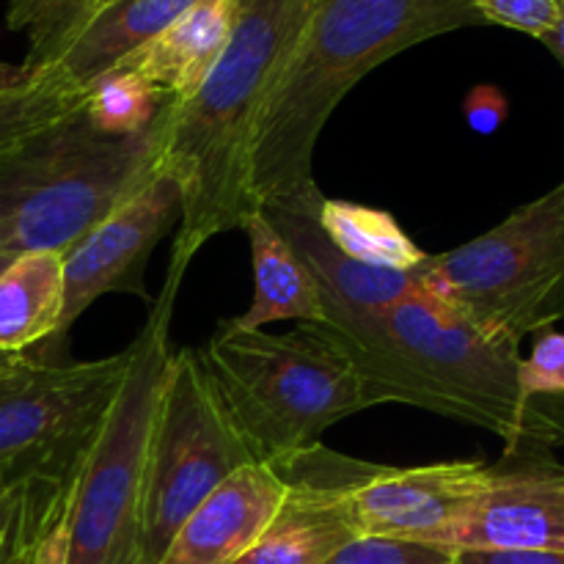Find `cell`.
I'll use <instances>...</instances> for the list:
<instances>
[{"instance_id": "1", "label": "cell", "mask_w": 564, "mask_h": 564, "mask_svg": "<svg viewBox=\"0 0 564 564\" xmlns=\"http://www.w3.org/2000/svg\"><path fill=\"white\" fill-rule=\"evenodd\" d=\"M312 0H237L224 53L185 99H169L160 171L182 193L171 268L187 270L213 237L259 209L251 149L270 91L295 47Z\"/></svg>"}, {"instance_id": "2", "label": "cell", "mask_w": 564, "mask_h": 564, "mask_svg": "<svg viewBox=\"0 0 564 564\" xmlns=\"http://www.w3.org/2000/svg\"><path fill=\"white\" fill-rule=\"evenodd\" d=\"M485 25L471 0H312L251 149L259 207H317L314 149L364 75L427 39Z\"/></svg>"}, {"instance_id": "3", "label": "cell", "mask_w": 564, "mask_h": 564, "mask_svg": "<svg viewBox=\"0 0 564 564\" xmlns=\"http://www.w3.org/2000/svg\"><path fill=\"white\" fill-rule=\"evenodd\" d=\"M198 358L253 460L273 468L314 449L330 424L380 405L339 336L317 323L290 334L220 323Z\"/></svg>"}, {"instance_id": "4", "label": "cell", "mask_w": 564, "mask_h": 564, "mask_svg": "<svg viewBox=\"0 0 564 564\" xmlns=\"http://www.w3.org/2000/svg\"><path fill=\"white\" fill-rule=\"evenodd\" d=\"M169 102L138 135L94 130L86 110L0 149V253L69 251L160 171Z\"/></svg>"}, {"instance_id": "5", "label": "cell", "mask_w": 564, "mask_h": 564, "mask_svg": "<svg viewBox=\"0 0 564 564\" xmlns=\"http://www.w3.org/2000/svg\"><path fill=\"white\" fill-rule=\"evenodd\" d=\"M187 270L169 268L141 334L127 347L116 400L88 446L36 564H141L149 435L171 361V317Z\"/></svg>"}, {"instance_id": "6", "label": "cell", "mask_w": 564, "mask_h": 564, "mask_svg": "<svg viewBox=\"0 0 564 564\" xmlns=\"http://www.w3.org/2000/svg\"><path fill=\"white\" fill-rule=\"evenodd\" d=\"M394 356L416 375L433 413L505 441V452L564 446V394L532 397L521 383V350L449 312L424 290L378 317Z\"/></svg>"}, {"instance_id": "7", "label": "cell", "mask_w": 564, "mask_h": 564, "mask_svg": "<svg viewBox=\"0 0 564 564\" xmlns=\"http://www.w3.org/2000/svg\"><path fill=\"white\" fill-rule=\"evenodd\" d=\"M422 290L490 336L521 345L564 319V180L485 235L424 259Z\"/></svg>"}, {"instance_id": "8", "label": "cell", "mask_w": 564, "mask_h": 564, "mask_svg": "<svg viewBox=\"0 0 564 564\" xmlns=\"http://www.w3.org/2000/svg\"><path fill=\"white\" fill-rule=\"evenodd\" d=\"M248 463L257 460L198 352H171L143 471L141 564L163 562L193 510Z\"/></svg>"}, {"instance_id": "9", "label": "cell", "mask_w": 564, "mask_h": 564, "mask_svg": "<svg viewBox=\"0 0 564 564\" xmlns=\"http://www.w3.org/2000/svg\"><path fill=\"white\" fill-rule=\"evenodd\" d=\"M127 350L97 361L20 356L0 367V482L69 488L116 400Z\"/></svg>"}, {"instance_id": "10", "label": "cell", "mask_w": 564, "mask_h": 564, "mask_svg": "<svg viewBox=\"0 0 564 564\" xmlns=\"http://www.w3.org/2000/svg\"><path fill=\"white\" fill-rule=\"evenodd\" d=\"M182 220V193L169 174L158 171L108 218L64 251V317L58 345L75 319L102 295H135L152 303L147 268L154 248Z\"/></svg>"}, {"instance_id": "11", "label": "cell", "mask_w": 564, "mask_h": 564, "mask_svg": "<svg viewBox=\"0 0 564 564\" xmlns=\"http://www.w3.org/2000/svg\"><path fill=\"white\" fill-rule=\"evenodd\" d=\"M435 545L463 551H564V466L551 452H505Z\"/></svg>"}, {"instance_id": "12", "label": "cell", "mask_w": 564, "mask_h": 564, "mask_svg": "<svg viewBox=\"0 0 564 564\" xmlns=\"http://www.w3.org/2000/svg\"><path fill=\"white\" fill-rule=\"evenodd\" d=\"M356 466L358 460L323 444L281 466L290 494L268 532L235 564H325L341 545L361 538L347 496Z\"/></svg>"}, {"instance_id": "13", "label": "cell", "mask_w": 564, "mask_h": 564, "mask_svg": "<svg viewBox=\"0 0 564 564\" xmlns=\"http://www.w3.org/2000/svg\"><path fill=\"white\" fill-rule=\"evenodd\" d=\"M485 466L482 460H449L391 468L358 460L347 485L358 532L433 543L477 494Z\"/></svg>"}, {"instance_id": "14", "label": "cell", "mask_w": 564, "mask_h": 564, "mask_svg": "<svg viewBox=\"0 0 564 564\" xmlns=\"http://www.w3.org/2000/svg\"><path fill=\"white\" fill-rule=\"evenodd\" d=\"M290 482L268 463H248L182 523L160 564H235L268 532Z\"/></svg>"}, {"instance_id": "15", "label": "cell", "mask_w": 564, "mask_h": 564, "mask_svg": "<svg viewBox=\"0 0 564 564\" xmlns=\"http://www.w3.org/2000/svg\"><path fill=\"white\" fill-rule=\"evenodd\" d=\"M319 207H262L279 235L295 248L323 292L325 328L341 330L361 319L389 312L408 295L422 290L419 270L397 273V270L369 268L347 259L330 246L317 224Z\"/></svg>"}, {"instance_id": "16", "label": "cell", "mask_w": 564, "mask_h": 564, "mask_svg": "<svg viewBox=\"0 0 564 564\" xmlns=\"http://www.w3.org/2000/svg\"><path fill=\"white\" fill-rule=\"evenodd\" d=\"M198 0H108L99 6L39 75H53L86 97L99 77L119 69Z\"/></svg>"}, {"instance_id": "17", "label": "cell", "mask_w": 564, "mask_h": 564, "mask_svg": "<svg viewBox=\"0 0 564 564\" xmlns=\"http://www.w3.org/2000/svg\"><path fill=\"white\" fill-rule=\"evenodd\" d=\"M64 253H20L0 270V358H61Z\"/></svg>"}, {"instance_id": "18", "label": "cell", "mask_w": 564, "mask_h": 564, "mask_svg": "<svg viewBox=\"0 0 564 564\" xmlns=\"http://www.w3.org/2000/svg\"><path fill=\"white\" fill-rule=\"evenodd\" d=\"M235 11L237 0H198L119 69L135 72L169 99L191 97L224 53Z\"/></svg>"}, {"instance_id": "19", "label": "cell", "mask_w": 564, "mask_h": 564, "mask_svg": "<svg viewBox=\"0 0 564 564\" xmlns=\"http://www.w3.org/2000/svg\"><path fill=\"white\" fill-rule=\"evenodd\" d=\"M242 231L251 242L253 297L251 306L226 325L240 330H259L279 319L325 323V303L312 270L303 264L295 248L279 235L262 207L246 220Z\"/></svg>"}, {"instance_id": "20", "label": "cell", "mask_w": 564, "mask_h": 564, "mask_svg": "<svg viewBox=\"0 0 564 564\" xmlns=\"http://www.w3.org/2000/svg\"><path fill=\"white\" fill-rule=\"evenodd\" d=\"M317 224L330 246L358 264L413 273L427 259V253L405 235L394 215L386 209L323 196Z\"/></svg>"}, {"instance_id": "21", "label": "cell", "mask_w": 564, "mask_h": 564, "mask_svg": "<svg viewBox=\"0 0 564 564\" xmlns=\"http://www.w3.org/2000/svg\"><path fill=\"white\" fill-rule=\"evenodd\" d=\"M69 488L0 482V564H36Z\"/></svg>"}, {"instance_id": "22", "label": "cell", "mask_w": 564, "mask_h": 564, "mask_svg": "<svg viewBox=\"0 0 564 564\" xmlns=\"http://www.w3.org/2000/svg\"><path fill=\"white\" fill-rule=\"evenodd\" d=\"M165 102L169 97L149 86L135 72L116 69L88 88L83 97V110L94 130L110 138H127L147 130Z\"/></svg>"}, {"instance_id": "23", "label": "cell", "mask_w": 564, "mask_h": 564, "mask_svg": "<svg viewBox=\"0 0 564 564\" xmlns=\"http://www.w3.org/2000/svg\"><path fill=\"white\" fill-rule=\"evenodd\" d=\"M83 108V94L72 91L53 75H33L25 86L0 91V149L44 130L53 121Z\"/></svg>"}, {"instance_id": "24", "label": "cell", "mask_w": 564, "mask_h": 564, "mask_svg": "<svg viewBox=\"0 0 564 564\" xmlns=\"http://www.w3.org/2000/svg\"><path fill=\"white\" fill-rule=\"evenodd\" d=\"M455 551L422 540L361 534L341 545L325 564H455Z\"/></svg>"}, {"instance_id": "25", "label": "cell", "mask_w": 564, "mask_h": 564, "mask_svg": "<svg viewBox=\"0 0 564 564\" xmlns=\"http://www.w3.org/2000/svg\"><path fill=\"white\" fill-rule=\"evenodd\" d=\"M485 25H501L543 39L560 20V0H471Z\"/></svg>"}, {"instance_id": "26", "label": "cell", "mask_w": 564, "mask_h": 564, "mask_svg": "<svg viewBox=\"0 0 564 564\" xmlns=\"http://www.w3.org/2000/svg\"><path fill=\"white\" fill-rule=\"evenodd\" d=\"M521 383L532 397L564 394V334L543 330L521 361Z\"/></svg>"}, {"instance_id": "27", "label": "cell", "mask_w": 564, "mask_h": 564, "mask_svg": "<svg viewBox=\"0 0 564 564\" xmlns=\"http://www.w3.org/2000/svg\"><path fill=\"white\" fill-rule=\"evenodd\" d=\"M108 0H17L20 14L33 28L53 36H66L80 28Z\"/></svg>"}, {"instance_id": "28", "label": "cell", "mask_w": 564, "mask_h": 564, "mask_svg": "<svg viewBox=\"0 0 564 564\" xmlns=\"http://www.w3.org/2000/svg\"><path fill=\"white\" fill-rule=\"evenodd\" d=\"M507 97L490 83H482V86H474L468 91L466 102H463V116H466L468 127L479 135H494L501 124L507 121Z\"/></svg>"}, {"instance_id": "29", "label": "cell", "mask_w": 564, "mask_h": 564, "mask_svg": "<svg viewBox=\"0 0 564 564\" xmlns=\"http://www.w3.org/2000/svg\"><path fill=\"white\" fill-rule=\"evenodd\" d=\"M457 564H564V551H463Z\"/></svg>"}, {"instance_id": "30", "label": "cell", "mask_w": 564, "mask_h": 564, "mask_svg": "<svg viewBox=\"0 0 564 564\" xmlns=\"http://www.w3.org/2000/svg\"><path fill=\"white\" fill-rule=\"evenodd\" d=\"M28 80H33V75L25 69V66L9 64V61H0V91H3V88L25 86Z\"/></svg>"}, {"instance_id": "31", "label": "cell", "mask_w": 564, "mask_h": 564, "mask_svg": "<svg viewBox=\"0 0 564 564\" xmlns=\"http://www.w3.org/2000/svg\"><path fill=\"white\" fill-rule=\"evenodd\" d=\"M540 42H543L545 47L556 55V61L564 66V0H560V20H556V25L551 28Z\"/></svg>"}, {"instance_id": "32", "label": "cell", "mask_w": 564, "mask_h": 564, "mask_svg": "<svg viewBox=\"0 0 564 564\" xmlns=\"http://www.w3.org/2000/svg\"><path fill=\"white\" fill-rule=\"evenodd\" d=\"M11 259H14V257H3V253H0V270H3V268H6V264H9V262H11Z\"/></svg>"}, {"instance_id": "33", "label": "cell", "mask_w": 564, "mask_h": 564, "mask_svg": "<svg viewBox=\"0 0 564 564\" xmlns=\"http://www.w3.org/2000/svg\"><path fill=\"white\" fill-rule=\"evenodd\" d=\"M6 361H11V358H0V367H3V364H6Z\"/></svg>"}, {"instance_id": "34", "label": "cell", "mask_w": 564, "mask_h": 564, "mask_svg": "<svg viewBox=\"0 0 564 564\" xmlns=\"http://www.w3.org/2000/svg\"><path fill=\"white\" fill-rule=\"evenodd\" d=\"M455 564H457V560H455Z\"/></svg>"}]
</instances>
